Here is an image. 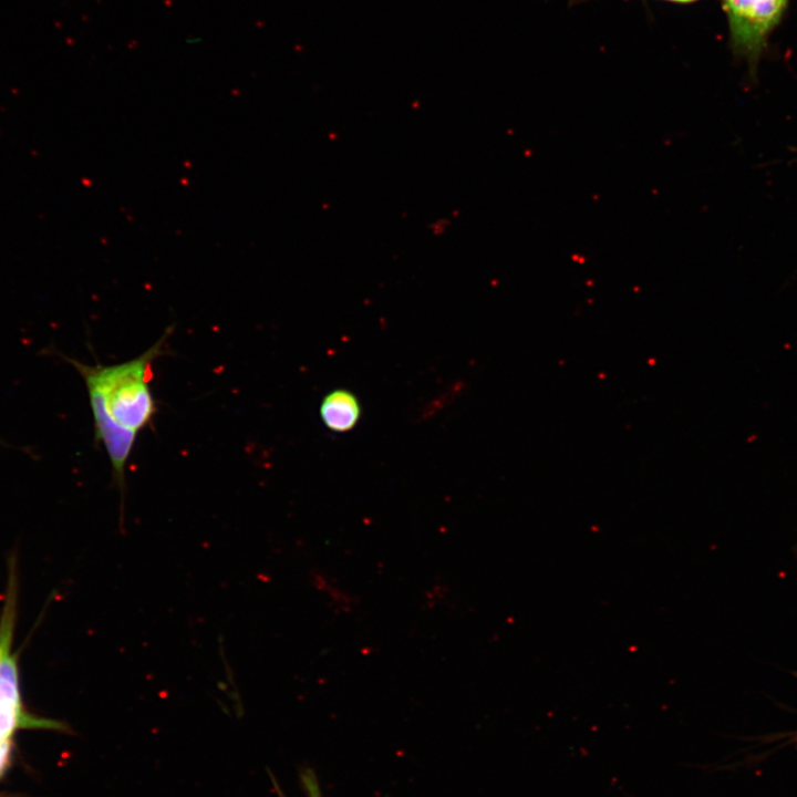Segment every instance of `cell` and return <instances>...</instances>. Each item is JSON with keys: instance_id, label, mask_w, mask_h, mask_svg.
Segmentation results:
<instances>
[{"instance_id": "cell-1", "label": "cell", "mask_w": 797, "mask_h": 797, "mask_svg": "<svg viewBox=\"0 0 797 797\" xmlns=\"http://www.w3.org/2000/svg\"><path fill=\"white\" fill-rule=\"evenodd\" d=\"M170 329L135 359L113 365H85L70 360L83 376L87 393L96 396L120 426L138 433L149 426L157 411L149 382L153 362L164 353Z\"/></svg>"}, {"instance_id": "cell-2", "label": "cell", "mask_w": 797, "mask_h": 797, "mask_svg": "<svg viewBox=\"0 0 797 797\" xmlns=\"http://www.w3.org/2000/svg\"><path fill=\"white\" fill-rule=\"evenodd\" d=\"M788 0H722L735 53L756 63Z\"/></svg>"}, {"instance_id": "cell-3", "label": "cell", "mask_w": 797, "mask_h": 797, "mask_svg": "<svg viewBox=\"0 0 797 797\" xmlns=\"http://www.w3.org/2000/svg\"><path fill=\"white\" fill-rule=\"evenodd\" d=\"M320 416L329 429L343 433L356 425L361 416V406L351 391L339 389L323 397Z\"/></svg>"}, {"instance_id": "cell-4", "label": "cell", "mask_w": 797, "mask_h": 797, "mask_svg": "<svg viewBox=\"0 0 797 797\" xmlns=\"http://www.w3.org/2000/svg\"><path fill=\"white\" fill-rule=\"evenodd\" d=\"M313 584L320 592L327 596L328 601L334 605L338 611L348 612L353 609V597L339 586L332 577L317 572L313 575Z\"/></svg>"}, {"instance_id": "cell-5", "label": "cell", "mask_w": 797, "mask_h": 797, "mask_svg": "<svg viewBox=\"0 0 797 797\" xmlns=\"http://www.w3.org/2000/svg\"><path fill=\"white\" fill-rule=\"evenodd\" d=\"M300 782L308 797H323L318 777L311 768L300 773Z\"/></svg>"}, {"instance_id": "cell-6", "label": "cell", "mask_w": 797, "mask_h": 797, "mask_svg": "<svg viewBox=\"0 0 797 797\" xmlns=\"http://www.w3.org/2000/svg\"><path fill=\"white\" fill-rule=\"evenodd\" d=\"M9 752H10L9 741L0 743V775L8 765Z\"/></svg>"}, {"instance_id": "cell-7", "label": "cell", "mask_w": 797, "mask_h": 797, "mask_svg": "<svg viewBox=\"0 0 797 797\" xmlns=\"http://www.w3.org/2000/svg\"><path fill=\"white\" fill-rule=\"evenodd\" d=\"M270 777H271V782L273 785V789L277 793L278 797H287L286 794L282 791L281 787L279 786V784L277 783L276 778L271 774H270Z\"/></svg>"}, {"instance_id": "cell-8", "label": "cell", "mask_w": 797, "mask_h": 797, "mask_svg": "<svg viewBox=\"0 0 797 797\" xmlns=\"http://www.w3.org/2000/svg\"><path fill=\"white\" fill-rule=\"evenodd\" d=\"M664 1H670V2H675V3H691V2H694L697 0H664Z\"/></svg>"}, {"instance_id": "cell-9", "label": "cell", "mask_w": 797, "mask_h": 797, "mask_svg": "<svg viewBox=\"0 0 797 797\" xmlns=\"http://www.w3.org/2000/svg\"><path fill=\"white\" fill-rule=\"evenodd\" d=\"M583 1H588V0H570V4H578Z\"/></svg>"}]
</instances>
